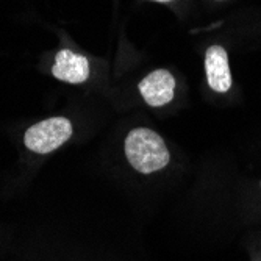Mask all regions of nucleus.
<instances>
[{"instance_id":"nucleus-1","label":"nucleus","mask_w":261,"mask_h":261,"mask_svg":"<svg viewBox=\"0 0 261 261\" xmlns=\"http://www.w3.org/2000/svg\"><path fill=\"white\" fill-rule=\"evenodd\" d=\"M125 155L132 168L141 174H152L166 168L169 150L158 133L149 128H135L125 139Z\"/></svg>"},{"instance_id":"nucleus-2","label":"nucleus","mask_w":261,"mask_h":261,"mask_svg":"<svg viewBox=\"0 0 261 261\" xmlns=\"http://www.w3.org/2000/svg\"><path fill=\"white\" fill-rule=\"evenodd\" d=\"M72 136V125L66 117H50L32 125L23 136V144L35 153H50Z\"/></svg>"},{"instance_id":"nucleus-3","label":"nucleus","mask_w":261,"mask_h":261,"mask_svg":"<svg viewBox=\"0 0 261 261\" xmlns=\"http://www.w3.org/2000/svg\"><path fill=\"white\" fill-rule=\"evenodd\" d=\"M175 80L166 69H158L139 83V92L150 107H163L174 99Z\"/></svg>"},{"instance_id":"nucleus-4","label":"nucleus","mask_w":261,"mask_h":261,"mask_svg":"<svg viewBox=\"0 0 261 261\" xmlns=\"http://www.w3.org/2000/svg\"><path fill=\"white\" fill-rule=\"evenodd\" d=\"M205 72L208 85L216 92H227L231 88V72L228 66V55L222 45L208 47L205 55Z\"/></svg>"},{"instance_id":"nucleus-5","label":"nucleus","mask_w":261,"mask_h":261,"mask_svg":"<svg viewBox=\"0 0 261 261\" xmlns=\"http://www.w3.org/2000/svg\"><path fill=\"white\" fill-rule=\"evenodd\" d=\"M52 74L55 79L66 83H83L89 77V61L86 57L74 54L72 50H60L55 57Z\"/></svg>"},{"instance_id":"nucleus-6","label":"nucleus","mask_w":261,"mask_h":261,"mask_svg":"<svg viewBox=\"0 0 261 261\" xmlns=\"http://www.w3.org/2000/svg\"><path fill=\"white\" fill-rule=\"evenodd\" d=\"M153 2H171V0H153Z\"/></svg>"}]
</instances>
